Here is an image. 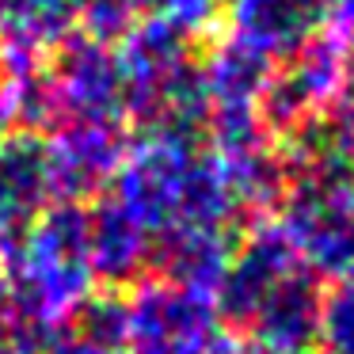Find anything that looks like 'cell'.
Listing matches in <instances>:
<instances>
[{"label":"cell","instance_id":"1","mask_svg":"<svg viewBox=\"0 0 354 354\" xmlns=\"http://www.w3.org/2000/svg\"><path fill=\"white\" fill-rule=\"evenodd\" d=\"M111 194L153 236L176 225L229 229L240 217L217 156L202 149V138L179 130H145L126 145Z\"/></svg>","mask_w":354,"mask_h":354},{"label":"cell","instance_id":"2","mask_svg":"<svg viewBox=\"0 0 354 354\" xmlns=\"http://www.w3.org/2000/svg\"><path fill=\"white\" fill-rule=\"evenodd\" d=\"M0 270L12 286L16 313L35 331H57L95 297L88 259V209L65 198L39 221L0 240Z\"/></svg>","mask_w":354,"mask_h":354},{"label":"cell","instance_id":"3","mask_svg":"<svg viewBox=\"0 0 354 354\" xmlns=\"http://www.w3.org/2000/svg\"><path fill=\"white\" fill-rule=\"evenodd\" d=\"M278 209L282 232L316 278H354V168L320 130L290 141Z\"/></svg>","mask_w":354,"mask_h":354},{"label":"cell","instance_id":"4","mask_svg":"<svg viewBox=\"0 0 354 354\" xmlns=\"http://www.w3.org/2000/svg\"><path fill=\"white\" fill-rule=\"evenodd\" d=\"M191 42L194 39L156 16L138 19L115 42L126 80V107L145 130H179L194 138L206 133L209 100Z\"/></svg>","mask_w":354,"mask_h":354},{"label":"cell","instance_id":"5","mask_svg":"<svg viewBox=\"0 0 354 354\" xmlns=\"http://www.w3.org/2000/svg\"><path fill=\"white\" fill-rule=\"evenodd\" d=\"M354 65L351 50L335 31H316L293 54L274 62L259 95V118L270 138L297 141L343 103Z\"/></svg>","mask_w":354,"mask_h":354},{"label":"cell","instance_id":"6","mask_svg":"<svg viewBox=\"0 0 354 354\" xmlns=\"http://www.w3.org/2000/svg\"><path fill=\"white\" fill-rule=\"evenodd\" d=\"M126 351L130 354H244L225 328L214 301L187 293L164 278H149L126 301Z\"/></svg>","mask_w":354,"mask_h":354},{"label":"cell","instance_id":"7","mask_svg":"<svg viewBox=\"0 0 354 354\" xmlns=\"http://www.w3.org/2000/svg\"><path fill=\"white\" fill-rule=\"evenodd\" d=\"M57 92V126L62 122H103L126 126V80L115 42L95 35H73L50 62Z\"/></svg>","mask_w":354,"mask_h":354},{"label":"cell","instance_id":"8","mask_svg":"<svg viewBox=\"0 0 354 354\" xmlns=\"http://www.w3.org/2000/svg\"><path fill=\"white\" fill-rule=\"evenodd\" d=\"M297 267H305V263L297 259L282 225L270 221V217H255L240 248H232L225 278L214 293L217 316L232 328H244L252 313L263 305V297Z\"/></svg>","mask_w":354,"mask_h":354},{"label":"cell","instance_id":"9","mask_svg":"<svg viewBox=\"0 0 354 354\" xmlns=\"http://www.w3.org/2000/svg\"><path fill=\"white\" fill-rule=\"evenodd\" d=\"M65 202L50 138L39 130L0 138V240L39 221L50 206Z\"/></svg>","mask_w":354,"mask_h":354},{"label":"cell","instance_id":"10","mask_svg":"<svg viewBox=\"0 0 354 354\" xmlns=\"http://www.w3.org/2000/svg\"><path fill=\"white\" fill-rule=\"evenodd\" d=\"M320 278L308 267H297L263 297V305L244 324L255 354H308L320 328Z\"/></svg>","mask_w":354,"mask_h":354},{"label":"cell","instance_id":"11","mask_svg":"<svg viewBox=\"0 0 354 354\" xmlns=\"http://www.w3.org/2000/svg\"><path fill=\"white\" fill-rule=\"evenodd\" d=\"M221 16L229 24V39L282 62L320 31L328 0H225Z\"/></svg>","mask_w":354,"mask_h":354},{"label":"cell","instance_id":"12","mask_svg":"<svg viewBox=\"0 0 354 354\" xmlns=\"http://www.w3.org/2000/svg\"><path fill=\"white\" fill-rule=\"evenodd\" d=\"M126 145H130L126 141V126H103V122L54 126L50 149H54L65 198L80 202L84 194L107 187L126 156Z\"/></svg>","mask_w":354,"mask_h":354},{"label":"cell","instance_id":"13","mask_svg":"<svg viewBox=\"0 0 354 354\" xmlns=\"http://www.w3.org/2000/svg\"><path fill=\"white\" fill-rule=\"evenodd\" d=\"M229 255L232 248L225 229L176 225V229H164L153 236V263L149 267L160 270L156 278H164V282L214 301L225 267H229Z\"/></svg>","mask_w":354,"mask_h":354},{"label":"cell","instance_id":"14","mask_svg":"<svg viewBox=\"0 0 354 354\" xmlns=\"http://www.w3.org/2000/svg\"><path fill=\"white\" fill-rule=\"evenodd\" d=\"M88 259L103 282H133L153 263V232L115 194H107L88 209Z\"/></svg>","mask_w":354,"mask_h":354},{"label":"cell","instance_id":"15","mask_svg":"<svg viewBox=\"0 0 354 354\" xmlns=\"http://www.w3.org/2000/svg\"><path fill=\"white\" fill-rule=\"evenodd\" d=\"M77 0H0V62L46 57L77 35Z\"/></svg>","mask_w":354,"mask_h":354},{"label":"cell","instance_id":"16","mask_svg":"<svg viewBox=\"0 0 354 354\" xmlns=\"http://www.w3.org/2000/svg\"><path fill=\"white\" fill-rule=\"evenodd\" d=\"M270 69L274 62L267 54L236 39H221L202 62L209 111H259V95L270 80Z\"/></svg>","mask_w":354,"mask_h":354},{"label":"cell","instance_id":"17","mask_svg":"<svg viewBox=\"0 0 354 354\" xmlns=\"http://www.w3.org/2000/svg\"><path fill=\"white\" fill-rule=\"evenodd\" d=\"M316 346L324 354H354V278H339L320 297Z\"/></svg>","mask_w":354,"mask_h":354},{"label":"cell","instance_id":"18","mask_svg":"<svg viewBox=\"0 0 354 354\" xmlns=\"http://www.w3.org/2000/svg\"><path fill=\"white\" fill-rule=\"evenodd\" d=\"M77 4H80V24L88 27L84 35L118 42L141 19L149 0H77Z\"/></svg>","mask_w":354,"mask_h":354},{"label":"cell","instance_id":"19","mask_svg":"<svg viewBox=\"0 0 354 354\" xmlns=\"http://www.w3.org/2000/svg\"><path fill=\"white\" fill-rule=\"evenodd\" d=\"M156 8V19L171 24L187 39H202L217 27L225 0H149Z\"/></svg>","mask_w":354,"mask_h":354},{"label":"cell","instance_id":"20","mask_svg":"<svg viewBox=\"0 0 354 354\" xmlns=\"http://www.w3.org/2000/svg\"><path fill=\"white\" fill-rule=\"evenodd\" d=\"M31 354H130V351L118 343H103V339L88 335L80 328H57V331H46L31 346Z\"/></svg>","mask_w":354,"mask_h":354},{"label":"cell","instance_id":"21","mask_svg":"<svg viewBox=\"0 0 354 354\" xmlns=\"http://www.w3.org/2000/svg\"><path fill=\"white\" fill-rule=\"evenodd\" d=\"M19 331H24V320H19V313H16L8 278L0 270V354H12V343H16Z\"/></svg>","mask_w":354,"mask_h":354},{"label":"cell","instance_id":"22","mask_svg":"<svg viewBox=\"0 0 354 354\" xmlns=\"http://www.w3.org/2000/svg\"><path fill=\"white\" fill-rule=\"evenodd\" d=\"M328 19H331L328 31H335L346 42V50L354 54V0H335V8L328 12Z\"/></svg>","mask_w":354,"mask_h":354},{"label":"cell","instance_id":"23","mask_svg":"<svg viewBox=\"0 0 354 354\" xmlns=\"http://www.w3.org/2000/svg\"><path fill=\"white\" fill-rule=\"evenodd\" d=\"M8 122H12V115H8V103H4V92H0V138L8 133Z\"/></svg>","mask_w":354,"mask_h":354},{"label":"cell","instance_id":"24","mask_svg":"<svg viewBox=\"0 0 354 354\" xmlns=\"http://www.w3.org/2000/svg\"><path fill=\"white\" fill-rule=\"evenodd\" d=\"M331 4H335V0H331Z\"/></svg>","mask_w":354,"mask_h":354}]
</instances>
